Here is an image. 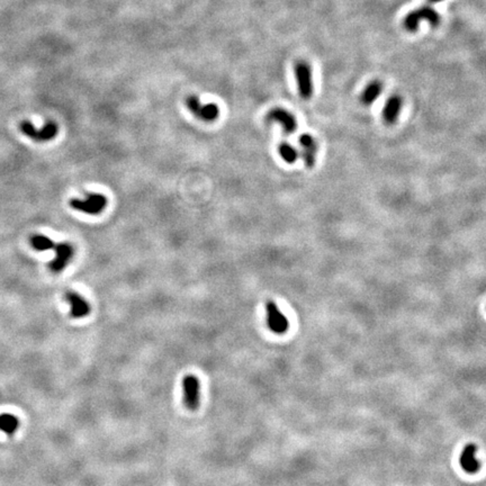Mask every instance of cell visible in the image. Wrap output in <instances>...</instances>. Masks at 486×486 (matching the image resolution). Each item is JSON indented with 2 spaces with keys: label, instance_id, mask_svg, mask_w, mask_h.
<instances>
[{
  "label": "cell",
  "instance_id": "cell-1",
  "mask_svg": "<svg viewBox=\"0 0 486 486\" xmlns=\"http://www.w3.org/2000/svg\"><path fill=\"white\" fill-rule=\"evenodd\" d=\"M421 21L429 22L432 26H438L440 24L439 14L430 6H423L419 9L412 10L404 18V28L409 32H415L419 28Z\"/></svg>",
  "mask_w": 486,
  "mask_h": 486
},
{
  "label": "cell",
  "instance_id": "cell-2",
  "mask_svg": "<svg viewBox=\"0 0 486 486\" xmlns=\"http://www.w3.org/2000/svg\"><path fill=\"white\" fill-rule=\"evenodd\" d=\"M106 196L102 194H90L85 198V200H80V198H74L70 201V206L76 210L82 212L89 215H97L101 214L107 206Z\"/></svg>",
  "mask_w": 486,
  "mask_h": 486
},
{
  "label": "cell",
  "instance_id": "cell-3",
  "mask_svg": "<svg viewBox=\"0 0 486 486\" xmlns=\"http://www.w3.org/2000/svg\"><path fill=\"white\" fill-rule=\"evenodd\" d=\"M19 128H21V131L26 136L36 141V142H47V141L54 139L57 132H59V126H57L55 122L52 121L45 123L41 129H37L34 124L28 121L22 122Z\"/></svg>",
  "mask_w": 486,
  "mask_h": 486
},
{
  "label": "cell",
  "instance_id": "cell-4",
  "mask_svg": "<svg viewBox=\"0 0 486 486\" xmlns=\"http://www.w3.org/2000/svg\"><path fill=\"white\" fill-rule=\"evenodd\" d=\"M298 93L303 99H309L313 95L312 69L305 61H298L294 67Z\"/></svg>",
  "mask_w": 486,
  "mask_h": 486
},
{
  "label": "cell",
  "instance_id": "cell-5",
  "mask_svg": "<svg viewBox=\"0 0 486 486\" xmlns=\"http://www.w3.org/2000/svg\"><path fill=\"white\" fill-rule=\"evenodd\" d=\"M186 106L197 118L205 122H214L220 115V108L216 104L202 105L197 96H188L186 98Z\"/></svg>",
  "mask_w": 486,
  "mask_h": 486
},
{
  "label": "cell",
  "instance_id": "cell-6",
  "mask_svg": "<svg viewBox=\"0 0 486 486\" xmlns=\"http://www.w3.org/2000/svg\"><path fill=\"white\" fill-rule=\"evenodd\" d=\"M183 400L187 409L197 410L201 403V382L195 375H186L182 381Z\"/></svg>",
  "mask_w": 486,
  "mask_h": 486
},
{
  "label": "cell",
  "instance_id": "cell-7",
  "mask_svg": "<svg viewBox=\"0 0 486 486\" xmlns=\"http://www.w3.org/2000/svg\"><path fill=\"white\" fill-rule=\"evenodd\" d=\"M266 311L267 323L270 330L276 334H284L289 329V322L281 309L278 308L276 303L273 301H268L266 304Z\"/></svg>",
  "mask_w": 486,
  "mask_h": 486
},
{
  "label": "cell",
  "instance_id": "cell-8",
  "mask_svg": "<svg viewBox=\"0 0 486 486\" xmlns=\"http://www.w3.org/2000/svg\"><path fill=\"white\" fill-rule=\"evenodd\" d=\"M53 250L55 251V258L50 262V269H51L52 273L59 274L70 262L71 258L74 257L75 250L74 247L68 242L55 243Z\"/></svg>",
  "mask_w": 486,
  "mask_h": 486
},
{
  "label": "cell",
  "instance_id": "cell-9",
  "mask_svg": "<svg viewBox=\"0 0 486 486\" xmlns=\"http://www.w3.org/2000/svg\"><path fill=\"white\" fill-rule=\"evenodd\" d=\"M267 121L276 122V123L281 124L286 134H292L297 128V121L295 116L288 110L281 108V107H275V108L269 110L267 114Z\"/></svg>",
  "mask_w": 486,
  "mask_h": 486
},
{
  "label": "cell",
  "instance_id": "cell-10",
  "mask_svg": "<svg viewBox=\"0 0 486 486\" xmlns=\"http://www.w3.org/2000/svg\"><path fill=\"white\" fill-rule=\"evenodd\" d=\"M64 298L70 305V314L75 319H82L90 313L91 307L89 303L78 293L67 292Z\"/></svg>",
  "mask_w": 486,
  "mask_h": 486
},
{
  "label": "cell",
  "instance_id": "cell-11",
  "mask_svg": "<svg viewBox=\"0 0 486 486\" xmlns=\"http://www.w3.org/2000/svg\"><path fill=\"white\" fill-rule=\"evenodd\" d=\"M403 106V99L399 95H392L385 102L383 109V120L386 124L393 125L399 120L400 113Z\"/></svg>",
  "mask_w": 486,
  "mask_h": 486
},
{
  "label": "cell",
  "instance_id": "cell-12",
  "mask_svg": "<svg viewBox=\"0 0 486 486\" xmlns=\"http://www.w3.org/2000/svg\"><path fill=\"white\" fill-rule=\"evenodd\" d=\"M300 144L303 149L304 163L307 168H313L316 162L317 145L311 134L304 133L300 136Z\"/></svg>",
  "mask_w": 486,
  "mask_h": 486
},
{
  "label": "cell",
  "instance_id": "cell-13",
  "mask_svg": "<svg viewBox=\"0 0 486 486\" xmlns=\"http://www.w3.org/2000/svg\"><path fill=\"white\" fill-rule=\"evenodd\" d=\"M475 453H476V446L470 443V445H467L465 447L460 456L461 468L469 474H474L478 472L481 467L480 462H478V460L475 458Z\"/></svg>",
  "mask_w": 486,
  "mask_h": 486
},
{
  "label": "cell",
  "instance_id": "cell-14",
  "mask_svg": "<svg viewBox=\"0 0 486 486\" xmlns=\"http://www.w3.org/2000/svg\"><path fill=\"white\" fill-rule=\"evenodd\" d=\"M382 91H383V85L381 81H378V80H375V81L368 83L365 89H363L362 94L360 96V102H362V105L365 106L373 105L374 102L377 101V98L381 96Z\"/></svg>",
  "mask_w": 486,
  "mask_h": 486
},
{
  "label": "cell",
  "instance_id": "cell-15",
  "mask_svg": "<svg viewBox=\"0 0 486 486\" xmlns=\"http://www.w3.org/2000/svg\"><path fill=\"white\" fill-rule=\"evenodd\" d=\"M19 428V419L11 413L0 414V431L3 434L13 435Z\"/></svg>",
  "mask_w": 486,
  "mask_h": 486
},
{
  "label": "cell",
  "instance_id": "cell-16",
  "mask_svg": "<svg viewBox=\"0 0 486 486\" xmlns=\"http://www.w3.org/2000/svg\"><path fill=\"white\" fill-rule=\"evenodd\" d=\"M278 153L279 155L281 156V159L284 160L286 163L293 164L296 162V160L298 158V152L296 151V149L290 145L289 143L282 142L279 144L278 147Z\"/></svg>",
  "mask_w": 486,
  "mask_h": 486
},
{
  "label": "cell",
  "instance_id": "cell-17",
  "mask_svg": "<svg viewBox=\"0 0 486 486\" xmlns=\"http://www.w3.org/2000/svg\"><path fill=\"white\" fill-rule=\"evenodd\" d=\"M30 244H32V247L35 249L36 251L52 250L55 246V243L53 242L51 239L42 234L33 235L32 238H30Z\"/></svg>",
  "mask_w": 486,
  "mask_h": 486
},
{
  "label": "cell",
  "instance_id": "cell-18",
  "mask_svg": "<svg viewBox=\"0 0 486 486\" xmlns=\"http://www.w3.org/2000/svg\"><path fill=\"white\" fill-rule=\"evenodd\" d=\"M440 1H442V0H429V2H431V3H437Z\"/></svg>",
  "mask_w": 486,
  "mask_h": 486
}]
</instances>
